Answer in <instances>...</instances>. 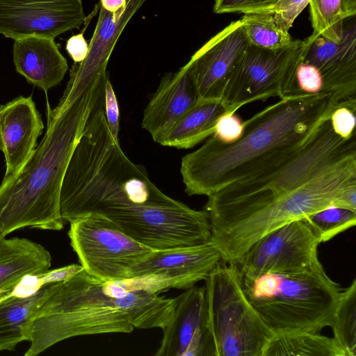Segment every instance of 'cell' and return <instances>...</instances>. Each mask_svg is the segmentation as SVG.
<instances>
[{
  "mask_svg": "<svg viewBox=\"0 0 356 356\" xmlns=\"http://www.w3.org/2000/svg\"><path fill=\"white\" fill-rule=\"evenodd\" d=\"M356 211V133L344 139L330 118L304 143L208 196L211 241L236 262L272 230L319 210Z\"/></svg>",
  "mask_w": 356,
  "mask_h": 356,
  "instance_id": "1",
  "label": "cell"
},
{
  "mask_svg": "<svg viewBox=\"0 0 356 356\" xmlns=\"http://www.w3.org/2000/svg\"><path fill=\"white\" fill-rule=\"evenodd\" d=\"M65 222L97 213L152 250L175 245L183 235L188 211L163 193L145 168L132 162L113 137L103 96L95 105L67 165L60 193Z\"/></svg>",
  "mask_w": 356,
  "mask_h": 356,
  "instance_id": "2",
  "label": "cell"
},
{
  "mask_svg": "<svg viewBox=\"0 0 356 356\" xmlns=\"http://www.w3.org/2000/svg\"><path fill=\"white\" fill-rule=\"evenodd\" d=\"M341 102L325 92L281 98L243 122L242 136L224 143L211 135L182 157L188 195H206L278 161L307 140Z\"/></svg>",
  "mask_w": 356,
  "mask_h": 356,
  "instance_id": "3",
  "label": "cell"
},
{
  "mask_svg": "<svg viewBox=\"0 0 356 356\" xmlns=\"http://www.w3.org/2000/svg\"><path fill=\"white\" fill-rule=\"evenodd\" d=\"M177 298L131 291L124 280L104 282L84 269L54 282L30 323L26 356H35L71 337L161 328L171 318Z\"/></svg>",
  "mask_w": 356,
  "mask_h": 356,
  "instance_id": "4",
  "label": "cell"
},
{
  "mask_svg": "<svg viewBox=\"0 0 356 356\" xmlns=\"http://www.w3.org/2000/svg\"><path fill=\"white\" fill-rule=\"evenodd\" d=\"M108 74L76 97L65 92L57 106L47 108L44 137L20 170L0 185V238L31 227L58 231L63 180L93 108L104 94Z\"/></svg>",
  "mask_w": 356,
  "mask_h": 356,
  "instance_id": "5",
  "label": "cell"
},
{
  "mask_svg": "<svg viewBox=\"0 0 356 356\" xmlns=\"http://www.w3.org/2000/svg\"><path fill=\"white\" fill-rule=\"evenodd\" d=\"M243 291L274 333H319L330 326L342 288L321 264L302 271L240 275Z\"/></svg>",
  "mask_w": 356,
  "mask_h": 356,
  "instance_id": "6",
  "label": "cell"
},
{
  "mask_svg": "<svg viewBox=\"0 0 356 356\" xmlns=\"http://www.w3.org/2000/svg\"><path fill=\"white\" fill-rule=\"evenodd\" d=\"M204 281L215 356H262L275 334L247 298L236 264L222 260Z\"/></svg>",
  "mask_w": 356,
  "mask_h": 356,
  "instance_id": "7",
  "label": "cell"
},
{
  "mask_svg": "<svg viewBox=\"0 0 356 356\" xmlns=\"http://www.w3.org/2000/svg\"><path fill=\"white\" fill-rule=\"evenodd\" d=\"M314 33L303 40L280 49L249 45L234 69L220 101L228 112H234L255 101L280 99L298 95L295 72L315 37Z\"/></svg>",
  "mask_w": 356,
  "mask_h": 356,
  "instance_id": "8",
  "label": "cell"
},
{
  "mask_svg": "<svg viewBox=\"0 0 356 356\" xmlns=\"http://www.w3.org/2000/svg\"><path fill=\"white\" fill-rule=\"evenodd\" d=\"M68 236L84 270L104 282L129 278L131 268L153 250L97 213L71 222Z\"/></svg>",
  "mask_w": 356,
  "mask_h": 356,
  "instance_id": "9",
  "label": "cell"
},
{
  "mask_svg": "<svg viewBox=\"0 0 356 356\" xmlns=\"http://www.w3.org/2000/svg\"><path fill=\"white\" fill-rule=\"evenodd\" d=\"M222 260L211 241L153 250L131 268L129 278L135 290L161 293L171 289H187L205 280Z\"/></svg>",
  "mask_w": 356,
  "mask_h": 356,
  "instance_id": "10",
  "label": "cell"
},
{
  "mask_svg": "<svg viewBox=\"0 0 356 356\" xmlns=\"http://www.w3.org/2000/svg\"><path fill=\"white\" fill-rule=\"evenodd\" d=\"M319 244L307 224L298 220L263 236L235 264L242 276L302 271L321 264Z\"/></svg>",
  "mask_w": 356,
  "mask_h": 356,
  "instance_id": "11",
  "label": "cell"
},
{
  "mask_svg": "<svg viewBox=\"0 0 356 356\" xmlns=\"http://www.w3.org/2000/svg\"><path fill=\"white\" fill-rule=\"evenodd\" d=\"M86 21L83 0H0V34L54 39Z\"/></svg>",
  "mask_w": 356,
  "mask_h": 356,
  "instance_id": "12",
  "label": "cell"
},
{
  "mask_svg": "<svg viewBox=\"0 0 356 356\" xmlns=\"http://www.w3.org/2000/svg\"><path fill=\"white\" fill-rule=\"evenodd\" d=\"M249 46L241 19L232 22L199 49L186 64L199 102L219 101Z\"/></svg>",
  "mask_w": 356,
  "mask_h": 356,
  "instance_id": "13",
  "label": "cell"
},
{
  "mask_svg": "<svg viewBox=\"0 0 356 356\" xmlns=\"http://www.w3.org/2000/svg\"><path fill=\"white\" fill-rule=\"evenodd\" d=\"M177 298L173 314L164 326L156 356H215L205 289L193 286Z\"/></svg>",
  "mask_w": 356,
  "mask_h": 356,
  "instance_id": "14",
  "label": "cell"
},
{
  "mask_svg": "<svg viewBox=\"0 0 356 356\" xmlns=\"http://www.w3.org/2000/svg\"><path fill=\"white\" fill-rule=\"evenodd\" d=\"M303 60L319 70L323 81L322 92L332 95L339 102L356 99L355 22L344 26L339 43L316 34Z\"/></svg>",
  "mask_w": 356,
  "mask_h": 356,
  "instance_id": "15",
  "label": "cell"
},
{
  "mask_svg": "<svg viewBox=\"0 0 356 356\" xmlns=\"http://www.w3.org/2000/svg\"><path fill=\"white\" fill-rule=\"evenodd\" d=\"M145 0H127L124 10L115 14L101 7L85 59L72 66L66 89L73 95L82 94L105 76L111 53L129 21Z\"/></svg>",
  "mask_w": 356,
  "mask_h": 356,
  "instance_id": "16",
  "label": "cell"
},
{
  "mask_svg": "<svg viewBox=\"0 0 356 356\" xmlns=\"http://www.w3.org/2000/svg\"><path fill=\"white\" fill-rule=\"evenodd\" d=\"M44 124L31 96H19L0 106V152L5 158L3 180L13 177L37 145Z\"/></svg>",
  "mask_w": 356,
  "mask_h": 356,
  "instance_id": "17",
  "label": "cell"
},
{
  "mask_svg": "<svg viewBox=\"0 0 356 356\" xmlns=\"http://www.w3.org/2000/svg\"><path fill=\"white\" fill-rule=\"evenodd\" d=\"M199 102L186 65L165 74L146 106L141 127L159 143L177 122Z\"/></svg>",
  "mask_w": 356,
  "mask_h": 356,
  "instance_id": "18",
  "label": "cell"
},
{
  "mask_svg": "<svg viewBox=\"0 0 356 356\" xmlns=\"http://www.w3.org/2000/svg\"><path fill=\"white\" fill-rule=\"evenodd\" d=\"M13 54L16 71L44 92L60 83L68 70L67 60L53 38H18L14 42Z\"/></svg>",
  "mask_w": 356,
  "mask_h": 356,
  "instance_id": "19",
  "label": "cell"
},
{
  "mask_svg": "<svg viewBox=\"0 0 356 356\" xmlns=\"http://www.w3.org/2000/svg\"><path fill=\"white\" fill-rule=\"evenodd\" d=\"M51 262L50 253L37 243L0 238V300L12 294L26 277L47 272Z\"/></svg>",
  "mask_w": 356,
  "mask_h": 356,
  "instance_id": "20",
  "label": "cell"
},
{
  "mask_svg": "<svg viewBox=\"0 0 356 356\" xmlns=\"http://www.w3.org/2000/svg\"><path fill=\"white\" fill-rule=\"evenodd\" d=\"M54 282H45L37 290L19 289L0 300V352L14 350L27 341V329Z\"/></svg>",
  "mask_w": 356,
  "mask_h": 356,
  "instance_id": "21",
  "label": "cell"
},
{
  "mask_svg": "<svg viewBox=\"0 0 356 356\" xmlns=\"http://www.w3.org/2000/svg\"><path fill=\"white\" fill-rule=\"evenodd\" d=\"M228 112L220 100L199 102L172 127L159 144L177 149H189L214 132L218 119Z\"/></svg>",
  "mask_w": 356,
  "mask_h": 356,
  "instance_id": "22",
  "label": "cell"
},
{
  "mask_svg": "<svg viewBox=\"0 0 356 356\" xmlns=\"http://www.w3.org/2000/svg\"><path fill=\"white\" fill-rule=\"evenodd\" d=\"M262 356H345L333 338L319 333L290 332L275 334Z\"/></svg>",
  "mask_w": 356,
  "mask_h": 356,
  "instance_id": "23",
  "label": "cell"
},
{
  "mask_svg": "<svg viewBox=\"0 0 356 356\" xmlns=\"http://www.w3.org/2000/svg\"><path fill=\"white\" fill-rule=\"evenodd\" d=\"M333 339L345 356H356V280L342 289L330 326Z\"/></svg>",
  "mask_w": 356,
  "mask_h": 356,
  "instance_id": "24",
  "label": "cell"
},
{
  "mask_svg": "<svg viewBox=\"0 0 356 356\" xmlns=\"http://www.w3.org/2000/svg\"><path fill=\"white\" fill-rule=\"evenodd\" d=\"M241 21L249 45L273 50L287 47L295 40L280 27L272 13H246Z\"/></svg>",
  "mask_w": 356,
  "mask_h": 356,
  "instance_id": "25",
  "label": "cell"
},
{
  "mask_svg": "<svg viewBox=\"0 0 356 356\" xmlns=\"http://www.w3.org/2000/svg\"><path fill=\"white\" fill-rule=\"evenodd\" d=\"M309 12L314 33L334 43H339L344 33L346 18L342 0H311Z\"/></svg>",
  "mask_w": 356,
  "mask_h": 356,
  "instance_id": "26",
  "label": "cell"
},
{
  "mask_svg": "<svg viewBox=\"0 0 356 356\" xmlns=\"http://www.w3.org/2000/svg\"><path fill=\"white\" fill-rule=\"evenodd\" d=\"M302 220L321 243L354 227L356 211L341 207H330L308 215Z\"/></svg>",
  "mask_w": 356,
  "mask_h": 356,
  "instance_id": "27",
  "label": "cell"
},
{
  "mask_svg": "<svg viewBox=\"0 0 356 356\" xmlns=\"http://www.w3.org/2000/svg\"><path fill=\"white\" fill-rule=\"evenodd\" d=\"M356 99L341 102L332 111L330 122L333 131L342 138L347 139L355 132Z\"/></svg>",
  "mask_w": 356,
  "mask_h": 356,
  "instance_id": "28",
  "label": "cell"
},
{
  "mask_svg": "<svg viewBox=\"0 0 356 356\" xmlns=\"http://www.w3.org/2000/svg\"><path fill=\"white\" fill-rule=\"evenodd\" d=\"M295 85L298 95L317 94L322 92L323 81L319 70L302 60L296 70Z\"/></svg>",
  "mask_w": 356,
  "mask_h": 356,
  "instance_id": "29",
  "label": "cell"
},
{
  "mask_svg": "<svg viewBox=\"0 0 356 356\" xmlns=\"http://www.w3.org/2000/svg\"><path fill=\"white\" fill-rule=\"evenodd\" d=\"M311 0H278L265 13H272L281 29L289 31L295 19Z\"/></svg>",
  "mask_w": 356,
  "mask_h": 356,
  "instance_id": "30",
  "label": "cell"
},
{
  "mask_svg": "<svg viewBox=\"0 0 356 356\" xmlns=\"http://www.w3.org/2000/svg\"><path fill=\"white\" fill-rule=\"evenodd\" d=\"M278 0H215L213 10L217 14L266 12Z\"/></svg>",
  "mask_w": 356,
  "mask_h": 356,
  "instance_id": "31",
  "label": "cell"
},
{
  "mask_svg": "<svg viewBox=\"0 0 356 356\" xmlns=\"http://www.w3.org/2000/svg\"><path fill=\"white\" fill-rule=\"evenodd\" d=\"M243 129L241 118L234 112H227L218 119L212 135L224 143H232L241 138Z\"/></svg>",
  "mask_w": 356,
  "mask_h": 356,
  "instance_id": "32",
  "label": "cell"
},
{
  "mask_svg": "<svg viewBox=\"0 0 356 356\" xmlns=\"http://www.w3.org/2000/svg\"><path fill=\"white\" fill-rule=\"evenodd\" d=\"M103 105L108 127L114 139L119 141L120 108L108 76L104 85Z\"/></svg>",
  "mask_w": 356,
  "mask_h": 356,
  "instance_id": "33",
  "label": "cell"
},
{
  "mask_svg": "<svg viewBox=\"0 0 356 356\" xmlns=\"http://www.w3.org/2000/svg\"><path fill=\"white\" fill-rule=\"evenodd\" d=\"M65 49L74 63L82 62L88 51V44L83 37V32L71 36L66 42Z\"/></svg>",
  "mask_w": 356,
  "mask_h": 356,
  "instance_id": "34",
  "label": "cell"
},
{
  "mask_svg": "<svg viewBox=\"0 0 356 356\" xmlns=\"http://www.w3.org/2000/svg\"><path fill=\"white\" fill-rule=\"evenodd\" d=\"M101 7L113 14L124 10L127 6V0H100Z\"/></svg>",
  "mask_w": 356,
  "mask_h": 356,
  "instance_id": "35",
  "label": "cell"
},
{
  "mask_svg": "<svg viewBox=\"0 0 356 356\" xmlns=\"http://www.w3.org/2000/svg\"><path fill=\"white\" fill-rule=\"evenodd\" d=\"M342 6L346 18L355 17L356 14V0H342Z\"/></svg>",
  "mask_w": 356,
  "mask_h": 356,
  "instance_id": "36",
  "label": "cell"
}]
</instances>
